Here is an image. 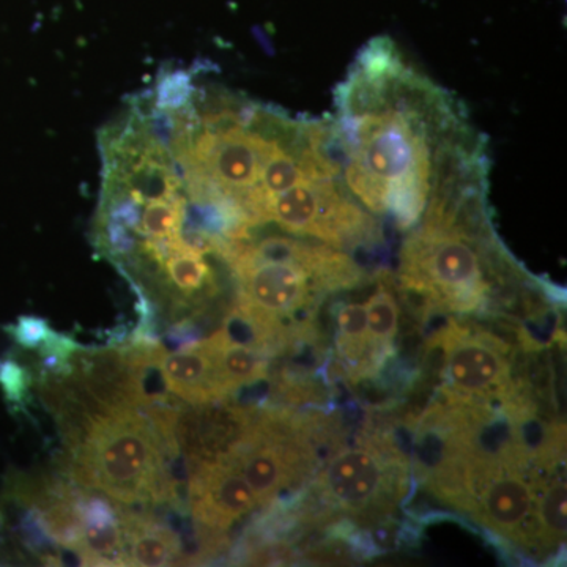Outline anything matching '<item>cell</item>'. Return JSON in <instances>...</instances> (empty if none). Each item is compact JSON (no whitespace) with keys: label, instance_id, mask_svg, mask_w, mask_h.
<instances>
[{"label":"cell","instance_id":"1","mask_svg":"<svg viewBox=\"0 0 567 567\" xmlns=\"http://www.w3.org/2000/svg\"><path fill=\"white\" fill-rule=\"evenodd\" d=\"M347 189L365 210L390 213L399 229L423 218L446 152L472 133L445 91L372 40L336 93Z\"/></svg>","mask_w":567,"mask_h":567},{"label":"cell","instance_id":"2","mask_svg":"<svg viewBox=\"0 0 567 567\" xmlns=\"http://www.w3.org/2000/svg\"><path fill=\"white\" fill-rule=\"evenodd\" d=\"M169 457L152 421L128 410L103 420L71 453L69 475L123 506L175 502Z\"/></svg>","mask_w":567,"mask_h":567},{"label":"cell","instance_id":"3","mask_svg":"<svg viewBox=\"0 0 567 567\" xmlns=\"http://www.w3.org/2000/svg\"><path fill=\"white\" fill-rule=\"evenodd\" d=\"M264 223L284 233L312 237L333 248L374 244L380 229L339 177L308 178L274 197Z\"/></svg>","mask_w":567,"mask_h":567},{"label":"cell","instance_id":"4","mask_svg":"<svg viewBox=\"0 0 567 567\" xmlns=\"http://www.w3.org/2000/svg\"><path fill=\"white\" fill-rule=\"evenodd\" d=\"M442 380L447 398L458 404H477L505 398L511 391V361L507 349L491 334L447 330Z\"/></svg>","mask_w":567,"mask_h":567},{"label":"cell","instance_id":"5","mask_svg":"<svg viewBox=\"0 0 567 567\" xmlns=\"http://www.w3.org/2000/svg\"><path fill=\"white\" fill-rule=\"evenodd\" d=\"M158 346L80 349L71 357V371L107 415L145 406V374Z\"/></svg>","mask_w":567,"mask_h":567},{"label":"cell","instance_id":"6","mask_svg":"<svg viewBox=\"0 0 567 567\" xmlns=\"http://www.w3.org/2000/svg\"><path fill=\"white\" fill-rule=\"evenodd\" d=\"M254 420L244 410L218 401L181 405L171 417L167 440L188 464L227 461L244 443Z\"/></svg>","mask_w":567,"mask_h":567},{"label":"cell","instance_id":"7","mask_svg":"<svg viewBox=\"0 0 567 567\" xmlns=\"http://www.w3.org/2000/svg\"><path fill=\"white\" fill-rule=\"evenodd\" d=\"M522 470L511 462L495 466L473 491L466 511L496 535L528 543L536 535V491Z\"/></svg>","mask_w":567,"mask_h":567},{"label":"cell","instance_id":"8","mask_svg":"<svg viewBox=\"0 0 567 567\" xmlns=\"http://www.w3.org/2000/svg\"><path fill=\"white\" fill-rule=\"evenodd\" d=\"M388 461L372 443L341 447L324 466L323 494L346 511L372 509L394 484L398 470Z\"/></svg>","mask_w":567,"mask_h":567},{"label":"cell","instance_id":"9","mask_svg":"<svg viewBox=\"0 0 567 567\" xmlns=\"http://www.w3.org/2000/svg\"><path fill=\"white\" fill-rule=\"evenodd\" d=\"M188 494L194 522L212 532H226L259 506L240 470L229 461L193 465Z\"/></svg>","mask_w":567,"mask_h":567},{"label":"cell","instance_id":"10","mask_svg":"<svg viewBox=\"0 0 567 567\" xmlns=\"http://www.w3.org/2000/svg\"><path fill=\"white\" fill-rule=\"evenodd\" d=\"M156 365L167 393L186 404H207L230 395L205 342L169 352L159 347Z\"/></svg>","mask_w":567,"mask_h":567},{"label":"cell","instance_id":"11","mask_svg":"<svg viewBox=\"0 0 567 567\" xmlns=\"http://www.w3.org/2000/svg\"><path fill=\"white\" fill-rule=\"evenodd\" d=\"M76 551L84 566H126L121 516L100 496H82V533Z\"/></svg>","mask_w":567,"mask_h":567},{"label":"cell","instance_id":"12","mask_svg":"<svg viewBox=\"0 0 567 567\" xmlns=\"http://www.w3.org/2000/svg\"><path fill=\"white\" fill-rule=\"evenodd\" d=\"M125 539L126 566L174 565L182 555L181 537L147 514L118 511Z\"/></svg>","mask_w":567,"mask_h":567},{"label":"cell","instance_id":"13","mask_svg":"<svg viewBox=\"0 0 567 567\" xmlns=\"http://www.w3.org/2000/svg\"><path fill=\"white\" fill-rule=\"evenodd\" d=\"M336 357L350 379H364L380 371L368 333L364 303H347L336 312Z\"/></svg>","mask_w":567,"mask_h":567},{"label":"cell","instance_id":"14","mask_svg":"<svg viewBox=\"0 0 567 567\" xmlns=\"http://www.w3.org/2000/svg\"><path fill=\"white\" fill-rule=\"evenodd\" d=\"M204 342L210 350L218 374L230 394L240 386L254 385L267 377V353L230 341L221 330Z\"/></svg>","mask_w":567,"mask_h":567},{"label":"cell","instance_id":"15","mask_svg":"<svg viewBox=\"0 0 567 567\" xmlns=\"http://www.w3.org/2000/svg\"><path fill=\"white\" fill-rule=\"evenodd\" d=\"M365 316H368V333L380 365L385 363L388 354L393 350L399 328V305L393 290L382 284L368 298Z\"/></svg>","mask_w":567,"mask_h":567},{"label":"cell","instance_id":"16","mask_svg":"<svg viewBox=\"0 0 567 567\" xmlns=\"http://www.w3.org/2000/svg\"><path fill=\"white\" fill-rule=\"evenodd\" d=\"M536 536L547 546H559L566 536V484L555 480L536 495Z\"/></svg>","mask_w":567,"mask_h":567},{"label":"cell","instance_id":"17","mask_svg":"<svg viewBox=\"0 0 567 567\" xmlns=\"http://www.w3.org/2000/svg\"><path fill=\"white\" fill-rule=\"evenodd\" d=\"M31 372L13 358L0 360V390L3 398L13 406H22L31 390Z\"/></svg>","mask_w":567,"mask_h":567},{"label":"cell","instance_id":"18","mask_svg":"<svg viewBox=\"0 0 567 567\" xmlns=\"http://www.w3.org/2000/svg\"><path fill=\"white\" fill-rule=\"evenodd\" d=\"M6 331L25 350H39L52 333L47 320L33 316L20 317L17 322L7 324Z\"/></svg>","mask_w":567,"mask_h":567}]
</instances>
